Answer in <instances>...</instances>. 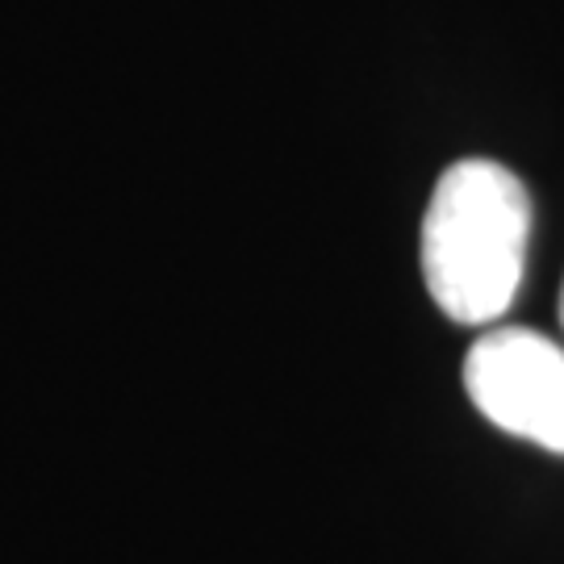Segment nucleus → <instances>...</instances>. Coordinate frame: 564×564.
Returning a JSON list of instances; mask_svg holds the SVG:
<instances>
[{"instance_id": "nucleus-1", "label": "nucleus", "mask_w": 564, "mask_h": 564, "mask_svg": "<svg viewBox=\"0 0 564 564\" xmlns=\"http://www.w3.org/2000/svg\"><path fill=\"white\" fill-rule=\"evenodd\" d=\"M531 242V197L494 160L452 163L423 214L419 263L431 302L460 326L498 323L519 297Z\"/></svg>"}, {"instance_id": "nucleus-2", "label": "nucleus", "mask_w": 564, "mask_h": 564, "mask_svg": "<svg viewBox=\"0 0 564 564\" xmlns=\"http://www.w3.org/2000/svg\"><path fill=\"white\" fill-rule=\"evenodd\" d=\"M464 389L506 435L564 456V347L527 326L485 330L464 356Z\"/></svg>"}, {"instance_id": "nucleus-3", "label": "nucleus", "mask_w": 564, "mask_h": 564, "mask_svg": "<svg viewBox=\"0 0 564 564\" xmlns=\"http://www.w3.org/2000/svg\"><path fill=\"white\" fill-rule=\"evenodd\" d=\"M561 326H564V284H561Z\"/></svg>"}]
</instances>
